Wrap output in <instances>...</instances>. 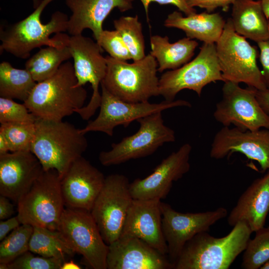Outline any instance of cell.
I'll list each match as a JSON object with an SVG mask.
<instances>
[{
    "label": "cell",
    "instance_id": "21",
    "mask_svg": "<svg viewBox=\"0 0 269 269\" xmlns=\"http://www.w3.org/2000/svg\"><path fill=\"white\" fill-rule=\"evenodd\" d=\"M161 200L134 199L122 235L136 237L163 255L168 248L162 230Z\"/></svg>",
    "mask_w": 269,
    "mask_h": 269
},
{
    "label": "cell",
    "instance_id": "22",
    "mask_svg": "<svg viewBox=\"0 0 269 269\" xmlns=\"http://www.w3.org/2000/svg\"><path fill=\"white\" fill-rule=\"evenodd\" d=\"M72 12L68 21L67 31L71 35L81 34L90 29L98 41L104 30V20L115 8L125 11L132 8L129 0H65Z\"/></svg>",
    "mask_w": 269,
    "mask_h": 269
},
{
    "label": "cell",
    "instance_id": "27",
    "mask_svg": "<svg viewBox=\"0 0 269 269\" xmlns=\"http://www.w3.org/2000/svg\"><path fill=\"white\" fill-rule=\"evenodd\" d=\"M29 251L42 257L64 261L76 254L60 231L36 226L33 227Z\"/></svg>",
    "mask_w": 269,
    "mask_h": 269
},
{
    "label": "cell",
    "instance_id": "23",
    "mask_svg": "<svg viewBox=\"0 0 269 269\" xmlns=\"http://www.w3.org/2000/svg\"><path fill=\"white\" fill-rule=\"evenodd\" d=\"M269 212V171L255 180L239 197L228 217L234 226L238 222L246 224L252 232L264 227Z\"/></svg>",
    "mask_w": 269,
    "mask_h": 269
},
{
    "label": "cell",
    "instance_id": "35",
    "mask_svg": "<svg viewBox=\"0 0 269 269\" xmlns=\"http://www.w3.org/2000/svg\"><path fill=\"white\" fill-rule=\"evenodd\" d=\"M37 117L29 112L25 104L13 99L0 97V123L34 124Z\"/></svg>",
    "mask_w": 269,
    "mask_h": 269
},
{
    "label": "cell",
    "instance_id": "11",
    "mask_svg": "<svg viewBox=\"0 0 269 269\" xmlns=\"http://www.w3.org/2000/svg\"><path fill=\"white\" fill-rule=\"evenodd\" d=\"M256 90L249 87L243 88L235 82H225L222 98L213 113L214 119L223 127L233 125L250 131L269 129V116L259 103Z\"/></svg>",
    "mask_w": 269,
    "mask_h": 269
},
{
    "label": "cell",
    "instance_id": "28",
    "mask_svg": "<svg viewBox=\"0 0 269 269\" xmlns=\"http://www.w3.org/2000/svg\"><path fill=\"white\" fill-rule=\"evenodd\" d=\"M72 58L68 44L60 46H48L40 49L25 63V69L37 82L53 75L62 62Z\"/></svg>",
    "mask_w": 269,
    "mask_h": 269
},
{
    "label": "cell",
    "instance_id": "12",
    "mask_svg": "<svg viewBox=\"0 0 269 269\" xmlns=\"http://www.w3.org/2000/svg\"><path fill=\"white\" fill-rule=\"evenodd\" d=\"M101 86L99 114L94 120L89 122L85 127L80 129L84 134L90 132H100L112 136L114 129L118 126L128 127L134 121L168 109L191 107L189 102L184 100H164L159 103H150L148 101L126 102L111 94L103 85Z\"/></svg>",
    "mask_w": 269,
    "mask_h": 269
},
{
    "label": "cell",
    "instance_id": "10",
    "mask_svg": "<svg viewBox=\"0 0 269 269\" xmlns=\"http://www.w3.org/2000/svg\"><path fill=\"white\" fill-rule=\"evenodd\" d=\"M125 175L113 174L105 178L91 214L105 242L109 245L121 236L134 199Z\"/></svg>",
    "mask_w": 269,
    "mask_h": 269
},
{
    "label": "cell",
    "instance_id": "34",
    "mask_svg": "<svg viewBox=\"0 0 269 269\" xmlns=\"http://www.w3.org/2000/svg\"><path fill=\"white\" fill-rule=\"evenodd\" d=\"M28 251L11 262L0 263V269H61L63 263L61 259L46 258Z\"/></svg>",
    "mask_w": 269,
    "mask_h": 269
},
{
    "label": "cell",
    "instance_id": "37",
    "mask_svg": "<svg viewBox=\"0 0 269 269\" xmlns=\"http://www.w3.org/2000/svg\"><path fill=\"white\" fill-rule=\"evenodd\" d=\"M132 1L134 0H129ZM142 4L146 15L147 21H148V8L149 5L151 2H157L160 4H172L185 14L186 15H189L196 13L195 9L190 7L188 5L185 0H139Z\"/></svg>",
    "mask_w": 269,
    "mask_h": 269
},
{
    "label": "cell",
    "instance_id": "26",
    "mask_svg": "<svg viewBox=\"0 0 269 269\" xmlns=\"http://www.w3.org/2000/svg\"><path fill=\"white\" fill-rule=\"evenodd\" d=\"M150 54L156 59L158 71L174 70L188 62L198 45L195 40L187 37L171 43L167 36H151L150 38Z\"/></svg>",
    "mask_w": 269,
    "mask_h": 269
},
{
    "label": "cell",
    "instance_id": "47",
    "mask_svg": "<svg viewBox=\"0 0 269 269\" xmlns=\"http://www.w3.org/2000/svg\"><path fill=\"white\" fill-rule=\"evenodd\" d=\"M261 269H269V259L261 267Z\"/></svg>",
    "mask_w": 269,
    "mask_h": 269
},
{
    "label": "cell",
    "instance_id": "25",
    "mask_svg": "<svg viewBox=\"0 0 269 269\" xmlns=\"http://www.w3.org/2000/svg\"><path fill=\"white\" fill-rule=\"evenodd\" d=\"M231 20L235 31L258 43L269 37V21L259 0H236Z\"/></svg>",
    "mask_w": 269,
    "mask_h": 269
},
{
    "label": "cell",
    "instance_id": "17",
    "mask_svg": "<svg viewBox=\"0 0 269 269\" xmlns=\"http://www.w3.org/2000/svg\"><path fill=\"white\" fill-rule=\"evenodd\" d=\"M191 151L190 144H183L163 159L150 174L142 179H136L130 183V192L133 199L161 200L166 198L173 182L189 171Z\"/></svg>",
    "mask_w": 269,
    "mask_h": 269
},
{
    "label": "cell",
    "instance_id": "36",
    "mask_svg": "<svg viewBox=\"0 0 269 269\" xmlns=\"http://www.w3.org/2000/svg\"><path fill=\"white\" fill-rule=\"evenodd\" d=\"M97 42L103 50L115 59L122 61L132 59L128 47L116 30H104Z\"/></svg>",
    "mask_w": 269,
    "mask_h": 269
},
{
    "label": "cell",
    "instance_id": "5",
    "mask_svg": "<svg viewBox=\"0 0 269 269\" xmlns=\"http://www.w3.org/2000/svg\"><path fill=\"white\" fill-rule=\"evenodd\" d=\"M105 57L107 68L101 85L111 94L132 103L148 101L159 96L158 64L150 53L131 63L110 56Z\"/></svg>",
    "mask_w": 269,
    "mask_h": 269
},
{
    "label": "cell",
    "instance_id": "19",
    "mask_svg": "<svg viewBox=\"0 0 269 269\" xmlns=\"http://www.w3.org/2000/svg\"><path fill=\"white\" fill-rule=\"evenodd\" d=\"M107 269H170L169 259L136 237L122 235L108 245Z\"/></svg>",
    "mask_w": 269,
    "mask_h": 269
},
{
    "label": "cell",
    "instance_id": "43",
    "mask_svg": "<svg viewBox=\"0 0 269 269\" xmlns=\"http://www.w3.org/2000/svg\"><path fill=\"white\" fill-rule=\"evenodd\" d=\"M9 151L8 143L4 135L0 132V154Z\"/></svg>",
    "mask_w": 269,
    "mask_h": 269
},
{
    "label": "cell",
    "instance_id": "3",
    "mask_svg": "<svg viewBox=\"0 0 269 269\" xmlns=\"http://www.w3.org/2000/svg\"><path fill=\"white\" fill-rule=\"evenodd\" d=\"M35 126L31 151L38 159L44 170L55 169L61 178L86 150L88 142L85 134L62 120L37 118Z\"/></svg>",
    "mask_w": 269,
    "mask_h": 269
},
{
    "label": "cell",
    "instance_id": "44",
    "mask_svg": "<svg viewBox=\"0 0 269 269\" xmlns=\"http://www.w3.org/2000/svg\"><path fill=\"white\" fill-rule=\"evenodd\" d=\"M82 268L73 261H65L61 266V269H80Z\"/></svg>",
    "mask_w": 269,
    "mask_h": 269
},
{
    "label": "cell",
    "instance_id": "14",
    "mask_svg": "<svg viewBox=\"0 0 269 269\" xmlns=\"http://www.w3.org/2000/svg\"><path fill=\"white\" fill-rule=\"evenodd\" d=\"M68 46L74 60L77 86H83L89 83L93 89L89 102L76 112L83 120H88L100 106L101 94L99 88L106 73V57L101 54L103 49L97 41L82 34L69 36Z\"/></svg>",
    "mask_w": 269,
    "mask_h": 269
},
{
    "label": "cell",
    "instance_id": "32",
    "mask_svg": "<svg viewBox=\"0 0 269 269\" xmlns=\"http://www.w3.org/2000/svg\"><path fill=\"white\" fill-rule=\"evenodd\" d=\"M255 237L250 239L242 258V268L258 269L269 259V227L256 232Z\"/></svg>",
    "mask_w": 269,
    "mask_h": 269
},
{
    "label": "cell",
    "instance_id": "45",
    "mask_svg": "<svg viewBox=\"0 0 269 269\" xmlns=\"http://www.w3.org/2000/svg\"><path fill=\"white\" fill-rule=\"evenodd\" d=\"M262 6L263 10L269 19V0H258Z\"/></svg>",
    "mask_w": 269,
    "mask_h": 269
},
{
    "label": "cell",
    "instance_id": "20",
    "mask_svg": "<svg viewBox=\"0 0 269 269\" xmlns=\"http://www.w3.org/2000/svg\"><path fill=\"white\" fill-rule=\"evenodd\" d=\"M30 151L0 154V194L15 203L30 189L43 171Z\"/></svg>",
    "mask_w": 269,
    "mask_h": 269
},
{
    "label": "cell",
    "instance_id": "18",
    "mask_svg": "<svg viewBox=\"0 0 269 269\" xmlns=\"http://www.w3.org/2000/svg\"><path fill=\"white\" fill-rule=\"evenodd\" d=\"M105 180L103 174L83 157L76 159L61 178L66 208L91 212Z\"/></svg>",
    "mask_w": 269,
    "mask_h": 269
},
{
    "label": "cell",
    "instance_id": "39",
    "mask_svg": "<svg viewBox=\"0 0 269 269\" xmlns=\"http://www.w3.org/2000/svg\"><path fill=\"white\" fill-rule=\"evenodd\" d=\"M260 49L262 73L267 89H269V37L257 43Z\"/></svg>",
    "mask_w": 269,
    "mask_h": 269
},
{
    "label": "cell",
    "instance_id": "29",
    "mask_svg": "<svg viewBox=\"0 0 269 269\" xmlns=\"http://www.w3.org/2000/svg\"><path fill=\"white\" fill-rule=\"evenodd\" d=\"M37 82L26 69H17L8 62L0 64V96L24 102Z\"/></svg>",
    "mask_w": 269,
    "mask_h": 269
},
{
    "label": "cell",
    "instance_id": "46",
    "mask_svg": "<svg viewBox=\"0 0 269 269\" xmlns=\"http://www.w3.org/2000/svg\"><path fill=\"white\" fill-rule=\"evenodd\" d=\"M42 0H32L33 8H36L41 3Z\"/></svg>",
    "mask_w": 269,
    "mask_h": 269
},
{
    "label": "cell",
    "instance_id": "40",
    "mask_svg": "<svg viewBox=\"0 0 269 269\" xmlns=\"http://www.w3.org/2000/svg\"><path fill=\"white\" fill-rule=\"evenodd\" d=\"M21 223L17 216L10 217L0 222V241L4 239L9 232L17 228Z\"/></svg>",
    "mask_w": 269,
    "mask_h": 269
},
{
    "label": "cell",
    "instance_id": "15",
    "mask_svg": "<svg viewBox=\"0 0 269 269\" xmlns=\"http://www.w3.org/2000/svg\"><path fill=\"white\" fill-rule=\"evenodd\" d=\"M160 208L167 256L173 265L188 241L199 233L208 232L212 225L228 214L227 210L222 207L204 212L183 213L161 201Z\"/></svg>",
    "mask_w": 269,
    "mask_h": 269
},
{
    "label": "cell",
    "instance_id": "42",
    "mask_svg": "<svg viewBox=\"0 0 269 269\" xmlns=\"http://www.w3.org/2000/svg\"><path fill=\"white\" fill-rule=\"evenodd\" d=\"M256 96L262 109L269 116V89H256Z\"/></svg>",
    "mask_w": 269,
    "mask_h": 269
},
{
    "label": "cell",
    "instance_id": "9",
    "mask_svg": "<svg viewBox=\"0 0 269 269\" xmlns=\"http://www.w3.org/2000/svg\"><path fill=\"white\" fill-rule=\"evenodd\" d=\"M161 112L138 119V130L119 142L113 143L111 150L102 151L99 156L100 163L108 166L145 157L164 143L175 141V132L164 125Z\"/></svg>",
    "mask_w": 269,
    "mask_h": 269
},
{
    "label": "cell",
    "instance_id": "7",
    "mask_svg": "<svg viewBox=\"0 0 269 269\" xmlns=\"http://www.w3.org/2000/svg\"><path fill=\"white\" fill-rule=\"evenodd\" d=\"M17 204L21 224L58 230L65 206L57 171L43 170Z\"/></svg>",
    "mask_w": 269,
    "mask_h": 269
},
{
    "label": "cell",
    "instance_id": "41",
    "mask_svg": "<svg viewBox=\"0 0 269 269\" xmlns=\"http://www.w3.org/2000/svg\"><path fill=\"white\" fill-rule=\"evenodd\" d=\"M5 196H0V220H3L11 217L14 213V207Z\"/></svg>",
    "mask_w": 269,
    "mask_h": 269
},
{
    "label": "cell",
    "instance_id": "8",
    "mask_svg": "<svg viewBox=\"0 0 269 269\" xmlns=\"http://www.w3.org/2000/svg\"><path fill=\"white\" fill-rule=\"evenodd\" d=\"M219 81L225 82L219 65L216 44L204 43L192 60L161 76L159 95L165 100L172 101L179 92L188 89L200 96L207 85Z\"/></svg>",
    "mask_w": 269,
    "mask_h": 269
},
{
    "label": "cell",
    "instance_id": "1",
    "mask_svg": "<svg viewBox=\"0 0 269 269\" xmlns=\"http://www.w3.org/2000/svg\"><path fill=\"white\" fill-rule=\"evenodd\" d=\"M53 0H42L24 19L1 29L0 53L5 51L17 58L25 59L34 48L43 45L60 47L68 44L69 36L62 33L68 28L69 18L66 14L57 11L46 24L40 20L43 10Z\"/></svg>",
    "mask_w": 269,
    "mask_h": 269
},
{
    "label": "cell",
    "instance_id": "33",
    "mask_svg": "<svg viewBox=\"0 0 269 269\" xmlns=\"http://www.w3.org/2000/svg\"><path fill=\"white\" fill-rule=\"evenodd\" d=\"M8 143L9 151H30L35 133V123H4L0 127Z\"/></svg>",
    "mask_w": 269,
    "mask_h": 269
},
{
    "label": "cell",
    "instance_id": "38",
    "mask_svg": "<svg viewBox=\"0 0 269 269\" xmlns=\"http://www.w3.org/2000/svg\"><path fill=\"white\" fill-rule=\"evenodd\" d=\"M190 7H199L211 12L218 7L226 8L236 0H185Z\"/></svg>",
    "mask_w": 269,
    "mask_h": 269
},
{
    "label": "cell",
    "instance_id": "13",
    "mask_svg": "<svg viewBox=\"0 0 269 269\" xmlns=\"http://www.w3.org/2000/svg\"><path fill=\"white\" fill-rule=\"evenodd\" d=\"M58 230L90 267L107 269L108 245L90 212L65 208Z\"/></svg>",
    "mask_w": 269,
    "mask_h": 269
},
{
    "label": "cell",
    "instance_id": "4",
    "mask_svg": "<svg viewBox=\"0 0 269 269\" xmlns=\"http://www.w3.org/2000/svg\"><path fill=\"white\" fill-rule=\"evenodd\" d=\"M221 238L207 232L196 234L184 245L174 264L175 269H228L245 250L253 233L245 223L238 222Z\"/></svg>",
    "mask_w": 269,
    "mask_h": 269
},
{
    "label": "cell",
    "instance_id": "30",
    "mask_svg": "<svg viewBox=\"0 0 269 269\" xmlns=\"http://www.w3.org/2000/svg\"><path fill=\"white\" fill-rule=\"evenodd\" d=\"M114 25L128 47L133 61L146 55L142 26L137 15L123 16L114 21Z\"/></svg>",
    "mask_w": 269,
    "mask_h": 269
},
{
    "label": "cell",
    "instance_id": "16",
    "mask_svg": "<svg viewBox=\"0 0 269 269\" xmlns=\"http://www.w3.org/2000/svg\"><path fill=\"white\" fill-rule=\"evenodd\" d=\"M233 152L256 161L263 171H269V129L250 131L223 127L213 137L210 156L221 159Z\"/></svg>",
    "mask_w": 269,
    "mask_h": 269
},
{
    "label": "cell",
    "instance_id": "6",
    "mask_svg": "<svg viewBox=\"0 0 269 269\" xmlns=\"http://www.w3.org/2000/svg\"><path fill=\"white\" fill-rule=\"evenodd\" d=\"M215 44L219 65L225 82L244 83L259 90L267 89L257 64V48L235 31L230 18L226 21L223 32Z\"/></svg>",
    "mask_w": 269,
    "mask_h": 269
},
{
    "label": "cell",
    "instance_id": "24",
    "mask_svg": "<svg viewBox=\"0 0 269 269\" xmlns=\"http://www.w3.org/2000/svg\"><path fill=\"white\" fill-rule=\"evenodd\" d=\"M225 23L219 13L207 11L184 16L180 12L174 11L168 15L164 22L165 27L181 29L186 37L205 43H216Z\"/></svg>",
    "mask_w": 269,
    "mask_h": 269
},
{
    "label": "cell",
    "instance_id": "31",
    "mask_svg": "<svg viewBox=\"0 0 269 269\" xmlns=\"http://www.w3.org/2000/svg\"><path fill=\"white\" fill-rule=\"evenodd\" d=\"M33 226L21 224L0 244V263L7 264L29 251Z\"/></svg>",
    "mask_w": 269,
    "mask_h": 269
},
{
    "label": "cell",
    "instance_id": "2",
    "mask_svg": "<svg viewBox=\"0 0 269 269\" xmlns=\"http://www.w3.org/2000/svg\"><path fill=\"white\" fill-rule=\"evenodd\" d=\"M77 83L73 65L67 61L51 77L37 83L23 103L37 118L62 120L85 104L87 92Z\"/></svg>",
    "mask_w": 269,
    "mask_h": 269
}]
</instances>
